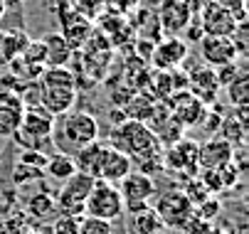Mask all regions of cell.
Wrapping results in <instances>:
<instances>
[{"label": "cell", "instance_id": "6da1fadb", "mask_svg": "<svg viewBox=\"0 0 249 234\" xmlns=\"http://www.w3.org/2000/svg\"><path fill=\"white\" fill-rule=\"evenodd\" d=\"M40 84V106L57 116H64L77 104V74L67 67H45L37 79Z\"/></svg>", "mask_w": 249, "mask_h": 234}, {"label": "cell", "instance_id": "7a4b0ae2", "mask_svg": "<svg viewBox=\"0 0 249 234\" xmlns=\"http://www.w3.org/2000/svg\"><path fill=\"white\" fill-rule=\"evenodd\" d=\"M109 146H114L116 150L126 153L131 158V163L141 165V163H148V160H158L163 158V146L160 141L156 138V133L141 121H121L111 138H109Z\"/></svg>", "mask_w": 249, "mask_h": 234}, {"label": "cell", "instance_id": "3957f363", "mask_svg": "<svg viewBox=\"0 0 249 234\" xmlns=\"http://www.w3.org/2000/svg\"><path fill=\"white\" fill-rule=\"evenodd\" d=\"M99 141V121L89 111H69L59 116L52 133V148L64 155H74L77 150Z\"/></svg>", "mask_w": 249, "mask_h": 234}, {"label": "cell", "instance_id": "277c9868", "mask_svg": "<svg viewBox=\"0 0 249 234\" xmlns=\"http://www.w3.org/2000/svg\"><path fill=\"white\" fill-rule=\"evenodd\" d=\"M54 123H57V118L52 114H47L42 106L22 109V121H20L18 131L10 138L20 150H42V153H47L52 148Z\"/></svg>", "mask_w": 249, "mask_h": 234}, {"label": "cell", "instance_id": "5b68a950", "mask_svg": "<svg viewBox=\"0 0 249 234\" xmlns=\"http://www.w3.org/2000/svg\"><path fill=\"white\" fill-rule=\"evenodd\" d=\"M84 215L87 217H96V219H106V222H116L124 217V200L119 195V187L111 183H101L96 180L87 202H84Z\"/></svg>", "mask_w": 249, "mask_h": 234}, {"label": "cell", "instance_id": "8992f818", "mask_svg": "<svg viewBox=\"0 0 249 234\" xmlns=\"http://www.w3.org/2000/svg\"><path fill=\"white\" fill-rule=\"evenodd\" d=\"M156 215L160 217L163 227L168 229H183V224L193 217L195 207L190 205V200L185 197V192L180 187L165 190L158 200H156Z\"/></svg>", "mask_w": 249, "mask_h": 234}, {"label": "cell", "instance_id": "52a82bcc", "mask_svg": "<svg viewBox=\"0 0 249 234\" xmlns=\"http://www.w3.org/2000/svg\"><path fill=\"white\" fill-rule=\"evenodd\" d=\"M94 178L87 175V173H74L69 180L62 183V190L57 195V207L62 210V215H72V217H82L84 215V202H87V197L94 187Z\"/></svg>", "mask_w": 249, "mask_h": 234}, {"label": "cell", "instance_id": "ba28073f", "mask_svg": "<svg viewBox=\"0 0 249 234\" xmlns=\"http://www.w3.org/2000/svg\"><path fill=\"white\" fill-rule=\"evenodd\" d=\"M119 187V195L124 200V210L128 212H136V210H143L151 205V197L156 195V183L151 175H143V173H128L121 183H116Z\"/></svg>", "mask_w": 249, "mask_h": 234}, {"label": "cell", "instance_id": "9c48e42d", "mask_svg": "<svg viewBox=\"0 0 249 234\" xmlns=\"http://www.w3.org/2000/svg\"><path fill=\"white\" fill-rule=\"evenodd\" d=\"M197 146L200 143H195V141L180 138L173 146L163 148V170L185 175V178H195L197 175Z\"/></svg>", "mask_w": 249, "mask_h": 234}, {"label": "cell", "instance_id": "30bf717a", "mask_svg": "<svg viewBox=\"0 0 249 234\" xmlns=\"http://www.w3.org/2000/svg\"><path fill=\"white\" fill-rule=\"evenodd\" d=\"M133 170V163L126 153L116 150L114 146L104 143L101 153H99V163H96V173H94V180H101V183H121L128 173Z\"/></svg>", "mask_w": 249, "mask_h": 234}, {"label": "cell", "instance_id": "8fae6325", "mask_svg": "<svg viewBox=\"0 0 249 234\" xmlns=\"http://www.w3.org/2000/svg\"><path fill=\"white\" fill-rule=\"evenodd\" d=\"M242 52V47L232 40V37H220V35H205L200 40V54L207 64L212 67H225V64H234L237 54Z\"/></svg>", "mask_w": 249, "mask_h": 234}, {"label": "cell", "instance_id": "7c38bea8", "mask_svg": "<svg viewBox=\"0 0 249 234\" xmlns=\"http://www.w3.org/2000/svg\"><path fill=\"white\" fill-rule=\"evenodd\" d=\"M168 109H170L173 118L180 123L183 128L197 126V123L207 116V106L200 104L197 99H195L193 94H188V91H175L173 99L168 101Z\"/></svg>", "mask_w": 249, "mask_h": 234}, {"label": "cell", "instance_id": "4fadbf2b", "mask_svg": "<svg viewBox=\"0 0 249 234\" xmlns=\"http://www.w3.org/2000/svg\"><path fill=\"white\" fill-rule=\"evenodd\" d=\"M234 160V146L225 138H212L197 146V170H220Z\"/></svg>", "mask_w": 249, "mask_h": 234}, {"label": "cell", "instance_id": "5bb4252c", "mask_svg": "<svg viewBox=\"0 0 249 234\" xmlns=\"http://www.w3.org/2000/svg\"><path fill=\"white\" fill-rule=\"evenodd\" d=\"M59 22H62V32H59V35H62L69 45H72L74 52L91 37V22H89V17L82 15V13H77V10L62 8Z\"/></svg>", "mask_w": 249, "mask_h": 234}, {"label": "cell", "instance_id": "9a60e30c", "mask_svg": "<svg viewBox=\"0 0 249 234\" xmlns=\"http://www.w3.org/2000/svg\"><path fill=\"white\" fill-rule=\"evenodd\" d=\"M205 35H220V37H232V32L237 30V17L232 15V10L217 5V3H210L205 8L202 20H197Z\"/></svg>", "mask_w": 249, "mask_h": 234}, {"label": "cell", "instance_id": "2e32d148", "mask_svg": "<svg viewBox=\"0 0 249 234\" xmlns=\"http://www.w3.org/2000/svg\"><path fill=\"white\" fill-rule=\"evenodd\" d=\"M22 121V101L10 89L0 86V138H10Z\"/></svg>", "mask_w": 249, "mask_h": 234}, {"label": "cell", "instance_id": "e0dca14e", "mask_svg": "<svg viewBox=\"0 0 249 234\" xmlns=\"http://www.w3.org/2000/svg\"><path fill=\"white\" fill-rule=\"evenodd\" d=\"M188 57V45L180 37H170L156 45L153 50V64L158 67V72H170L175 67H180Z\"/></svg>", "mask_w": 249, "mask_h": 234}, {"label": "cell", "instance_id": "ac0fdd59", "mask_svg": "<svg viewBox=\"0 0 249 234\" xmlns=\"http://www.w3.org/2000/svg\"><path fill=\"white\" fill-rule=\"evenodd\" d=\"M188 94H193L200 104H212L220 94V84H217V77H215V69L210 67H202V69H195L190 77H188Z\"/></svg>", "mask_w": 249, "mask_h": 234}, {"label": "cell", "instance_id": "d6986e66", "mask_svg": "<svg viewBox=\"0 0 249 234\" xmlns=\"http://www.w3.org/2000/svg\"><path fill=\"white\" fill-rule=\"evenodd\" d=\"M193 20H195V15H193L190 5L183 3V0H165L160 8V15H158L160 30H170V32L185 30Z\"/></svg>", "mask_w": 249, "mask_h": 234}, {"label": "cell", "instance_id": "ffe728a7", "mask_svg": "<svg viewBox=\"0 0 249 234\" xmlns=\"http://www.w3.org/2000/svg\"><path fill=\"white\" fill-rule=\"evenodd\" d=\"M45 45V67H67L69 59L74 57V50L59 32H50L42 37Z\"/></svg>", "mask_w": 249, "mask_h": 234}, {"label": "cell", "instance_id": "44dd1931", "mask_svg": "<svg viewBox=\"0 0 249 234\" xmlns=\"http://www.w3.org/2000/svg\"><path fill=\"white\" fill-rule=\"evenodd\" d=\"M30 35L22 30H0V67H8L15 57L25 52Z\"/></svg>", "mask_w": 249, "mask_h": 234}, {"label": "cell", "instance_id": "7402d4cb", "mask_svg": "<svg viewBox=\"0 0 249 234\" xmlns=\"http://www.w3.org/2000/svg\"><path fill=\"white\" fill-rule=\"evenodd\" d=\"M160 229H165V227L151 205L131 212V217H128V234H158Z\"/></svg>", "mask_w": 249, "mask_h": 234}, {"label": "cell", "instance_id": "603a6c76", "mask_svg": "<svg viewBox=\"0 0 249 234\" xmlns=\"http://www.w3.org/2000/svg\"><path fill=\"white\" fill-rule=\"evenodd\" d=\"M47 178H52V180H57V183H64V180H69L74 173H77V165H74V160H72V155H64V153H52V155H47V165H45V170H42Z\"/></svg>", "mask_w": 249, "mask_h": 234}, {"label": "cell", "instance_id": "cb8c5ba5", "mask_svg": "<svg viewBox=\"0 0 249 234\" xmlns=\"http://www.w3.org/2000/svg\"><path fill=\"white\" fill-rule=\"evenodd\" d=\"M156 99L146 96V94H136L131 96V101L126 104V111H128V121H141V123H146L153 111H156Z\"/></svg>", "mask_w": 249, "mask_h": 234}, {"label": "cell", "instance_id": "d4e9b609", "mask_svg": "<svg viewBox=\"0 0 249 234\" xmlns=\"http://www.w3.org/2000/svg\"><path fill=\"white\" fill-rule=\"evenodd\" d=\"M220 133H222L220 138H225L227 143L237 146V143H242V138H244V123H242L237 116L222 118V123H220Z\"/></svg>", "mask_w": 249, "mask_h": 234}, {"label": "cell", "instance_id": "484cf974", "mask_svg": "<svg viewBox=\"0 0 249 234\" xmlns=\"http://www.w3.org/2000/svg\"><path fill=\"white\" fill-rule=\"evenodd\" d=\"M77 234H114V224L96 217H82Z\"/></svg>", "mask_w": 249, "mask_h": 234}, {"label": "cell", "instance_id": "4316f807", "mask_svg": "<svg viewBox=\"0 0 249 234\" xmlns=\"http://www.w3.org/2000/svg\"><path fill=\"white\" fill-rule=\"evenodd\" d=\"M54 200L50 197V195H45V192H40V195H35L32 200H30V212L35 215V217H50V212H54Z\"/></svg>", "mask_w": 249, "mask_h": 234}, {"label": "cell", "instance_id": "83f0119b", "mask_svg": "<svg viewBox=\"0 0 249 234\" xmlns=\"http://www.w3.org/2000/svg\"><path fill=\"white\" fill-rule=\"evenodd\" d=\"M47 155H50V153H42V150H22L18 163H20V165H25V168L45 170V165H47Z\"/></svg>", "mask_w": 249, "mask_h": 234}, {"label": "cell", "instance_id": "f1b7e54d", "mask_svg": "<svg viewBox=\"0 0 249 234\" xmlns=\"http://www.w3.org/2000/svg\"><path fill=\"white\" fill-rule=\"evenodd\" d=\"M220 210H222V205H220L217 197H207V200H202L200 205H195V215H197L200 219H205V222L215 219V217L220 215Z\"/></svg>", "mask_w": 249, "mask_h": 234}, {"label": "cell", "instance_id": "f546056e", "mask_svg": "<svg viewBox=\"0 0 249 234\" xmlns=\"http://www.w3.org/2000/svg\"><path fill=\"white\" fill-rule=\"evenodd\" d=\"M27 64H35V67H45V45H42V40H37V42H32L30 40V45L25 47V52L20 54Z\"/></svg>", "mask_w": 249, "mask_h": 234}, {"label": "cell", "instance_id": "4dcf8cb0", "mask_svg": "<svg viewBox=\"0 0 249 234\" xmlns=\"http://www.w3.org/2000/svg\"><path fill=\"white\" fill-rule=\"evenodd\" d=\"M183 192H185V197L190 200V205H193V207H195V205H200L202 200H207V197H210L207 187L200 183V178H197V175H195V178H190V183H188V187H185Z\"/></svg>", "mask_w": 249, "mask_h": 234}, {"label": "cell", "instance_id": "1f68e13d", "mask_svg": "<svg viewBox=\"0 0 249 234\" xmlns=\"http://www.w3.org/2000/svg\"><path fill=\"white\" fill-rule=\"evenodd\" d=\"M82 217H72V215H62L52 222V234H77Z\"/></svg>", "mask_w": 249, "mask_h": 234}, {"label": "cell", "instance_id": "d6a6232c", "mask_svg": "<svg viewBox=\"0 0 249 234\" xmlns=\"http://www.w3.org/2000/svg\"><path fill=\"white\" fill-rule=\"evenodd\" d=\"M237 64H225V67H217L215 69V77H217V84H220V89L222 86H227V84H232V79L237 77Z\"/></svg>", "mask_w": 249, "mask_h": 234}, {"label": "cell", "instance_id": "836d02e7", "mask_svg": "<svg viewBox=\"0 0 249 234\" xmlns=\"http://www.w3.org/2000/svg\"><path fill=\"white\" fill-rule=\"evenodd\" d=\"M185 30H188V40H190V42H200V40L205 37V32H202V27H200V22H197V20H195V25H193V27L188 25Z\"/></svg>", "mask_w": 249, "mask_h": 234}, {"label": "cell", "instance_id": "e575fe53", "mask_svg": "<svg viewBox=\"0 0 249 234\" xmlns=\"http://www.w3.org/2000/svg\"><path fill=\"white\" fill-rule=\"evenodd\" d=\"M3 3H5V8H20L25 0H3Z\"/></svg>", "mask_w": 249, "mask_h": 234}, {"label": "cell", "instance_id": "d590c367", "mask_svg": "<svg viewBox=\"0 0 249 234\" xmlns=\"http://www.w3.org/2000/svg\"><path fill=\"white\" fill-rule=\"evenodd\" d=\"M5 10H8V8H5V3H3V0H0V17L5 15Z\"/></svg>", "mask_w": 249, "mask_h": 234}]
</instances>
